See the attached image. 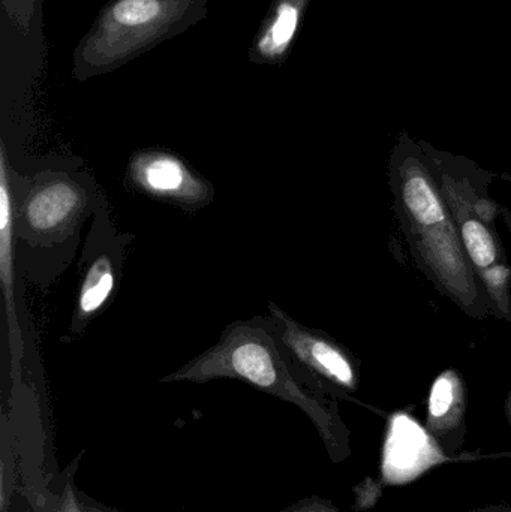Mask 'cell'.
I'll return each mask as SVG.
<instances>
[{"instance_id": "3", "label": "cell", "mask_w": 511, "mask_h": 512, "mask_svg": "<svg viewBox=\"0 0 511 512\" xmlns=\"http://www.w3.org/2000/svg\"><path fill=\"white\" fill-rule=\"evenodd\" d=\"M210 0H110L72 54V77L110 74L207 17Z\"/></svg>"}, {"instance_id": "5", "label": "cell", "mask_w": 511, "mask_h": 512, "mask_svg": "<svg viewBox=\"0 0 511 512\" xmlns=\"http://www.w3.org/2000/svg\"><path fill=\"white\" fill-rule=\"evenodd\" d=\"M132 234L120 233L114 225L105 197L101 198L81 256V279L69 333L78 337L111 303L122 279L126 248Z\"/></svg>"}, {"instance_id": "6", "label": "cell", "mask_w": 511, "mask_h": 512, "mask_svg": "<svg viewBox=\"0 0 511 512\" xmlns=\"http://www.w3.org/2000/svg\"><path fill=\"white\" fill-rule=\"evenodd\" d=\"M126 180L140 194L189 212L204 209L215 200L212 183L192 170L185 159L164 149L135 152L129 159Z\"/></svg>"}, {"instance_id": "9", "label": "cell", "mask_w": 511, "mask_h": 512, "mask_svg": "<svg viewBox=\"0 0 511 512\" xmlns=\"http://www.w3.org/2000/svg\"><path fill=\"white\" fill-rule=\"evenodd\" d=\"M311 2L272 0L249 47V62L254 65H284L291 56Z\"/></svg>"}, {"instance_id": "10", "label": "cell", "mask_w": 511, "mask_h": 512, "mask_svg": "<svg viewBox=\"0 0 511 512\" xmlns=\"http://www.w3.org/2000/svg\"><path fill=\"white\" fill-rule=\"evenodd\" d=\"M462 240H464L465 252L470 256L473 264L485 273L489 271L488 283L492 282V276H494L500 285H504L509 271L497 265V245L491 231L476 218L467 219L462 224Z\"/></svg>"}, {"instance_id": "13", "label": "cell", "mask_w": 511, "mask_h": 512, "mask_svg": "<svg viewBox=\"0 0 511 512\" xmlns=\"http://www.w3.org/2000/svg\"><path fill=\"white\" fill-rule=\"evenodd\" d=\"M62 512H80L78 511L77 504H75L74 495L71 493H66L65 501H63V511Z\"/></svg>"}, {"instance_id": "7", "label": "cell", "mask_w": 511, "mask_h": 512, "mask_svg": "<svg viewBox=\"0 0 511 512\" xmlns=\"http://www.w3.org/2000/svg\"><path fill=\"white\" fill-rule=\"evenodd\" d=\"M267 318L276 340L305 384L324 381L353 387L356 373L350 357L326 334L300 324L273 301L267 306Z\"/></svg>"}, {"instance_id": "12", "label": "cell", "mask_w": 511, "mask_h": 512, "mask_svg": "<svg viewBox=\"0 0 511 512\" xmlns=\"http://www.w3.org/2000/svg\"><path fill=\"white\" fill-rule=\"evenodd\" d=\"M3 14L18 32H29L38 11L39 0H0Z\"/></svg>"}, {"instance_id": "8", "label": "cell", "mask_w": 511, "mask_h": 512, "mask_svg": "<svg viewBox=\"0 0 511 512\" xmlns=\"http://www.w3.org/2000/svg\"><path fill=\"white\" fill-rule=\"evenodd\" d=\"M17 246H15V200L11 186V165L6 155L5 143H0V283L8 324L9 349L12 366H20L24 357L17 312Z\"/></svg>"}, {"instance_id": "1", "label": "cell", "mask_w": 511, "mask_h": 512, "mask_svg": "<svg viewBox=\"0 0 511 512\" xmlns=\"http://www.w3.org/2000/svg\"><path fill=\"white\" fill-rule=\"evenodd\" d=\"M11 186L17 268L45 288L71 264L104 194L86 171L60 168L21 176L11 165Z\"/></svg>"}, {"instance_id": "4", "label": "cell", "mask_w": 511, "mask_h": 512, "mask_svg": "<svg viewBox=\"0 0 511 512\" xmlns=\"http://www.w3.org/2000/svg\"><path fill=\"white\" fill-rule=\"evenodd\" d=\"M398 194L417 255L459 303L474 306L479 295L474 273L465 258L452 216L419 159L407 158L402 162L398 170Z\"/></svg>"}, {"instance_id": "2", "label": "cell", "mask_w": 511, "mask_h": 512, "mask_svg": "<svg viewBox=\"0 0 511 512\" xmlns=\"http://www.w3.org/2000/svg\"><path fill=\"white\" fill-rule=\"evenodd\" d=\"M215 379H237L284 402L302 408L320 427L329 415L311 396L297 370L276 340L267 316L239 319L224 328L218 342L201 352L161 382L206 384Z\"/></svg>"}, {"instance_id": "11", "label": "cell", "mask_w": 511, "mask_h": 512, "mask_svg": "<svg viewBox=\"0 0 511 512\" xmlns=\"http://www.w3.org/2000/svg\"><path fill=\"white\" fill-rule=\"evenodd\" d=\"M459 382L455 373L447 372L435 381L429 399V412L434 418H443L453 408L458 394Z\"/></svg>"}]
</instances>
